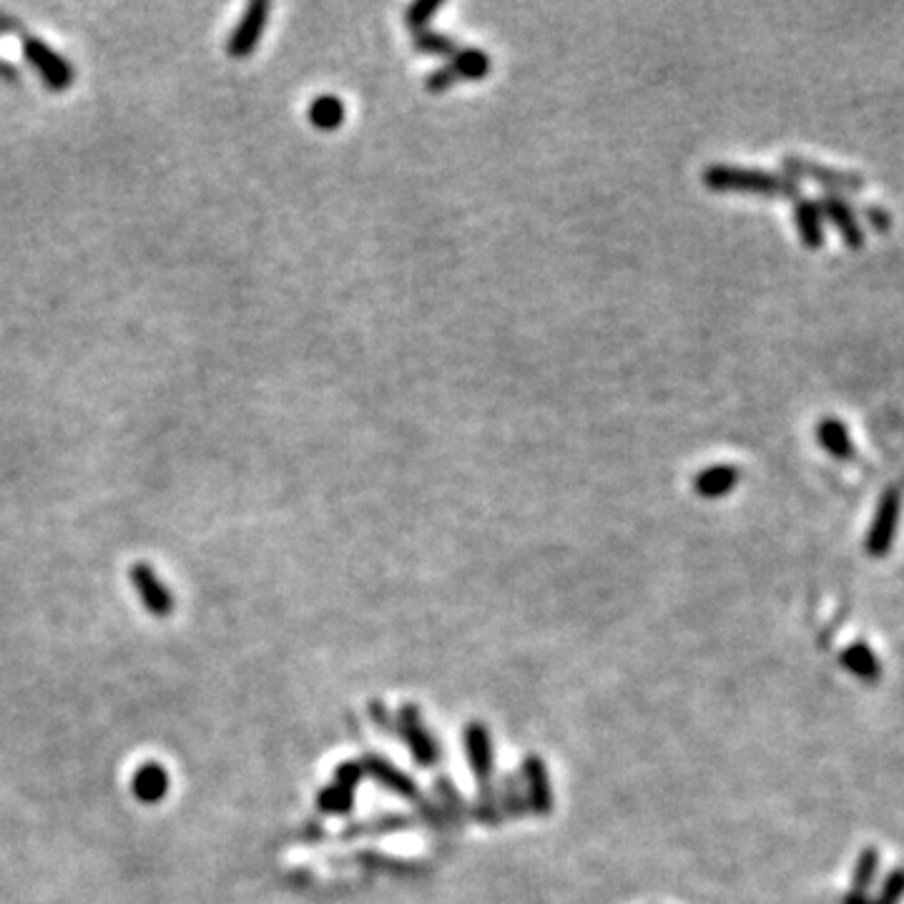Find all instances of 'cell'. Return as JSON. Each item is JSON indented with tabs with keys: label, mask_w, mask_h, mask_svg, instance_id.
Listing matches in <instances>:
<instances>
[{
	"label": "cell",
	"mask_w": 904,
	"mask_h": 904,
	"mask_svg": "<svg viewBox=\"0 0 904 904\" xmlns=\"http://www.w3.org/2000/svg\"><path fill=\"white\" fill-rule=\"evenodd\" d=\"M704 183L712 191L761 193V197H799V183L784 174L761 169H742V166L714 164L704 171Z\"/></svg>",
	"instance_id": "6da1fadb"
},
{
	"label": "cell",
	"mask_w": 904,
	"mask_h": 904,
	"mask_svg": "<svg viewBox=\"0 0 904 904\" xmlns=\"http://www.w3.org/2000/svg\"><path fill=\"white\" fill-rule=\"evenodd\" d=\"M900 515H902V491L897 485H892L880 495L870 533H866V538H864V548L872 558H884L892 550L894 535H897V528H900Z\"/></svg>",
	"instance_id": "7a4b0ae2"
},
{
	"label": "cell",
	"mask_w": 904,
	"mask_h": 904,
	"mask_svg": "<svg viewBox=\"0 0 904 904\" xmlns=\"http://www.w3.org/2000/svg\"><path fill=\"white\" fill-rule=\"evenodd\" d=\"M491 69H493L491 55H487L485 51L460 49L455 55H452V61L448 63V66L430 73L425 81V88L430 91V94H442V91L452 88L460 81L485 78L487 73H491Z\"/></svg>",
	"instance_id": "3957f363"
},
{
	"label": "cell",
	"mask_w": 904,
	"mask_h": 904,
	"mask_svg": "<svg viewBox=\"0 0 904 904\" xmlns=\"http://www.w3.org/2000/svg\"><path fill=\"white\" fill-rule=\"evenodd\" d=\"M23 53L25 61L35 69L45 86L55 91V94L69 91L73 86V78H76L73 66L61 53H55L49 43L35 39V35H23Z\"/></svg>",
	"instance_id": "277c9868"
},
{
	"label": "cell",
	"mask_w": 904,
	"mask_h": 904,
	"mask_svg": "<svg viewBox=\"0 0 904 904\" xmlns=\"http://www.w3.org/2000/svg\"><path fill=\"white\" fill-rule=\"evenodd\" d=\"M781 169L787 171V177L791 181L807 179V181L822 183V187H827V189L852 191V193L864 189V179L856 177V174L829 169V166H822V164H817L811 159H799V156H784Z\"/></svg>",
	"instance_id": "5b68a950"
},
{
	"label": "cell",
	"mask_w": 904,
	"mask_h": 904,
	"mask_svg": "<svg viewBox=\"0 0 904 904\" xmlns=\"http://www.w3.org/2000/svg\"><path fill=\"white\" fill-rule=\"evenodd\" d=\"M270 13L272 6L266 3V0H254V3H249L246 13L242 15V21H239L232 39L227 43V53L232 55V59H246V55L254 53V49L262 41L266 21H270Z\"/></svg>",
	"instance_id": "8992f818"
},
{
	"label": "cell",
	"mask_w": 904,
	"mask_h": 904,
	"mask_svg": "<svg viewBox=\"0 0 904 904\" xmlns=\"http://www.w3.org/2000/svg\"><path fill=\"white\" fill-rule=\"evenodd\" d=\"M132 584L136 588L138 598L144 601V608L151 616L166 618L174 611V596L171 590L161 584V578L154 574L149 563H136L132 568Z\"/></svg>",
	"instance_id": "52a82bcc"
},
{
	"label": "cell",
	"mask_w": 904,
	"mask_h": 904,
	"mask_svg": "<svg viewBox=\"0 0 904 904\" xmlns=\"http://www.w3.org/2000/svg\"><path fill=\"white\" fill-rule=\"evenodd\" d=\"M817 201H819V209H822V217L832 221L839 236H842V242L850 246L852 252H860V249H864V229L860 221H856L852 207L847 204L842 197H837V193H824V197Z\"/></svg>",
	"instance_id": "ba28073f"
},
{
	"label": "cell",
	"mask_w": 904,
	"mask_h": 904,
	"mask_svg": "<svg viewBox=\"0 0 904 904\" xmlns=\"http://www.w3.org/2000/svg\"><path fill=\"white\" fill-rule=\"evenodd\" d=\"M795 227L797 234L801 239V244L807 249H822L824 246V217L822 209H819L817 199L809 197H797L795 201Z\"/></svg>",
	"instance_id": "9c48e42d"
},
{
	"label": "cell",
	"mask_w": 904,
	"mask_h": 904,
	"mask_svg": "<svg viewBox=\"0 0 904 904\" xmlns=\"http://www.w3.org/2000/svg\"><path fill=\"white\" fill-rule=\"evenodd\" d=\"M817 440L839 463H852L856 458L850 430L839 418H822L817 425Z\"/></svg>",
	"instance_id": "30bf717a"
},
{
	"label": "cell",
	"mask_w": 904,
	"mask_h": 904,
	"mask_svg": "<svg viewBox=\"0 0 904 904\" xmlns=\"http://www.w3.org/2000/svg\"><path fill=\"white\" fill-rule=\"evenodd\" d=\"M132 791L138 801L144 805H156V801L166 797L169 791V774L156 761H146L134 771Z\"/></svg>",
	"instance_id": "8fae6325"
},
{
	"label": "cell",
	"mask_w": 904,
	"mask_h": 904,
	"mask_svg": "<svg viewBox=\"0 0 904 904\" xmlns=\"http://www.w3.org/2000/svg\"><path fill=\"white\" fill-rule=\"evenodd\" d=\"M739 483V470L734 465H714L701 470L694 477V491L704 497H724Z\"/></svg>",
	"instance_id": "7c38bea8"
},
{
	"label": "cell",
	"mask_w": 904,
	"mask_h": 904,
	"mask_svg": "<svg viewBox=\"0 0 904 904\" xmlns=\"http://www.w3.org/2000/svg\"><path fill=\"white\" fill-rule=\"evenodd\" d=\"M842 663L852 676L864 681V684H874V681H880L882 676V663L877 659V653L862 641L852 643L850 649L842 653Z\"/></svg>",
	"instance_id": "4fadbf2b"
},
{
	"label": "cell",
	"mask_w": 904,
	"mask_h": 904,
	"mask_svg": "<svg viewBox=\"0 0 904 904\" xmlns=\"http://www.w3.org/2000/svg\"><path fill=\"white\" fill-rule=\"evenodd\" d=\"M345 104L337 96H317L309 106V122L319 132H335L345 124Z\"/></svg>",
	"instance_id": "5bb4252c"
},
{
	"label": "cell",
	"mask_w": 904,
	"mask_h": 904,
	"mask_svg": "<svg viewBox=\"0 0 904 904\" xmlns=\"http://www.w3.org/2000/svg\"><path fill=\"white\" fill-rule=\"evenodd\" d=\"M412 49L418 53H428V55H455L460 51V45L455 39H452V35L425 28V31L412 33Z\"/></svg>",
	"instance_id": "9a60e30c"
},
{
	"label": "cell",
	"mask_w": 904,
	"mask_h": 904,
	"mask_svg": "<svg viewBox=\"0 0 904 904\" xmlns=\"http://www.w3.org/2000/svg\"><path fill=\"white\" fill-rule=\"evenodd\" d=\"M877 866H880V852L874 850V847H866V850L860 854V860H856L854 866V877L852 884L856 894H866L870 890V884L874 882V874H877Z\"/></svg>",
	"instance_id": "2e32d148"
},
{
	"label": "cell",
	"mask_w": 904,
	"mask_h": 904,
	"mask_svg": "<svg viewBox=\"0 0 904 904\" xmlns=\"http://www.w3.org/2000/svg\"><path fill=\"white\" fill-rule=\"evenodd\" d=\"M440 8H442V0H418V3H412L408 11H404V25H408L412 33L425 31L428 23L432 21V15H435Z\"/></svg>",
	"instance_id": "e0dca14e"
},
{
	"label": "cell",
	"mask_w": 904,
	"mask_h": 904,
	"mask_svg": "<svg viewBox=\"0 0 904 904\" xmlns=\"http://www.w3.org/2000/svg\"><path fill=\"white\" fill-rule=\"evenodd\" d=\"M904 900V866L892 870L882 882V890L870 904H900Z\"/></svg>",
	"instance_id": "ac0fdd59"
},
{
	"label": "cell",
	"mask_w": 904,
	"mask_h": 904,
	"mask_svg": "<svg viewBox=\"0 0 904 904\" xmlns=\"http://www.w3.org/2000/svg\"><path fill=\"white\" fill-rule=\"evenodd\" d=\"M864 214H866V219H870V224L877 229V232H887V229H890V214L884 209L866 207Z\"/></svg>",
	"instance_id": "d6986e66"
},
{
	"label": "cell",
	"mask_w": 904,
	"mask_h": 904,
	"mask_svg": "<svg viewBox=\"0 0 904 904\" xmlns=\"http://www.w3.org/2000/svg\"><path fill=\"white\" fill-rule=\"evenodd\" d=\"M0 33H23V23L15 18L0 13Z\"/></svg>",
	"instance_id": "ffe728a7"
}]
</instances>
